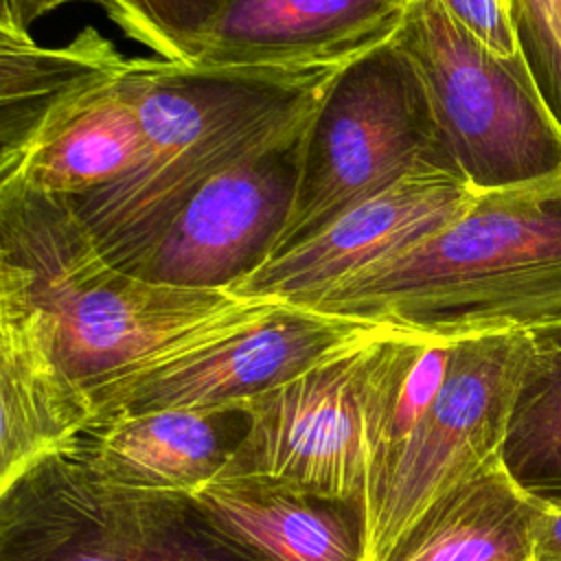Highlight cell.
<instances>
[{"mask_svg": "<svg viewBox=\"0 0 561 561\" xmlns=\"http://www.w3.org/2000/svg\"><path fill=\"white\" fill-rule=\"evenodd\" d=\"M344 68H199L134 57L127 83L142 147L114 182L70 199L101 256L136 274L210 180L309 116Z\"/></svg>", "mask_w": 561, "mask_h": 561, "instance_id": "6da1fadb", "label": "cell"}, {"mask_svg": "<svg viewBox=\"0 0 561 561\" xmlns=\"http://www.w3.org/2000/svg\"><path fill=\"white\" fill-rule=\"evenodd\" d=\"M309 309L438 340L561 324V175L480 191L445 230Z\"/></svg>", "mask_w": 561, "mask_h": 561, "instance_id": "7a4b0ae2", "label": "cell"}, {"mask_svg": "<svg viewBox=\"0 0 561 561\" xmlns=\"http://www.w3.org/2000/svg\"><path fill=\"white\" fill-rule=\"evenodd\" d=\"M0 298L39 320L64 370L96 386L188 342L239 300L107 263L70 199L0 188Z\"/></svg>", "mask_w": 561, "mask_h": 561, "instance_id": "3957f363", "label": "cell"}, {"mask_svg": "<svg viewBox=\"0 0 561 561\" xmlns=\"http://www.w3.org/2000/svg\"><path fill=\"white\" fill-rule=\"evenodd\" d=\"M427 335L381 327L241 408L245 432L224 473H263L362 513L388 443L401 373Z\"/></svg>", "mask_w": 561, "mask_h": 561, "instance_id": "277c9868", "label": "cell"}, {"mask_svg": "<svg viewBox=\"0 0 561 561\" xmlns=\"http://www.w3.org/2000/svg\"><path fill=\"white\" fill-rule=\"evenodd\" d=\"M421 167L460 173L414 66L388 42L348 64L322 94L274 259Z\"/></svg>", "mask_w": 561, "mask_h": 561, "instance_id": "5b68a950", "label": "cell"}, {"mask_svg": "<svg viewBox=\"0 0 561 561\" xmlns=\"http://www.w3.org/2000/svg\"><path fill=\"white\" fill-rule=\"evenodd\" d=\"M392 42L414 66L440 138L476 191L561 175V127L522 55L489 50L440 0H410Z\"/></svg>", "mask_w": 561, "mask_h": 561, "instance_id": "8992f818", "label": "cell"}, {"mask_svg": "<svg viewBox=\"0 0 561 561\" xmlns=\"http://www.w3.org/2000/svg\"><path fill=\"white\" fill-rule=\"evenodd\" d=\"M0 561H254L186 495L118 486L70 449L0 493Z\"/></svg>", "mask_w": 561, "mask_h": 561, "instance_id": "52a82bcc", "label": "cell"}, {"mask_svg": "<svg viewBox=\"0 0 561 561\" xmlns=\"http://www.w3.org/2000/svg\"><path fill=\"white\" fill-rule=\"evenodd\" d=\"M381 327L280 300H239L188 342L96 386L90 425L162 408L241 412Z\"/></svg>", "mask_w": 561, "mask_h": 561, "instance_id": "ba28073f", "label": "cell"}, {"mask_svg": "<svg viewBox=\"0 0 561 561\" xmlns=\"http://www.w3.org/2000/svg\"><path fill=\"white\" fill-rule=\"evenodd\" d=\"M528 355V331L454 342L445 381L383 458L364 519L366 561H386L449 491L500 456Z\"/></svg>", "mask_w": 561, "mask_h": 561, "instance_id": "9c48e42d", "label": "cell"}, {"mask_svg": "<svg viewBox=\"0 0 561 561\" xmlns=\"http://www.w3.org/2000/svg\"><path fill=\"white\" fill-rule=\"evenodd\" d=\"M313 112L210 180L167 226L136 274L230 294L267 265L291 217Z\"/></svg>", "mask_w": 561, "mask_h": 561, "instance_id": "30bf717a", "label": "cell"}, {"mask_svg": "<svg viewBox=\"0 0 561 561\" xmlns=\"http://www.w3.org/2000/svg\"><path fill=\"white\" fill-rule=\"evenodd\" d=\"M460 173L421 167L340 215L324 230L272 259L230 289L243 300L313 307L344 278L408 252L454 224L476 199Z\"/></svg>", "mask_w": 561, "mask_h": 561, "instance_id": "8fae6325", "label": "cell"}, {"mask_svg": "<svg viewBox=\"0 0 561 561\" xmlns=\"http://www.w3.org/2000/svg\"><path fill=\"white\" fill-rule=\"evenodd\" d=\"M410 0H228L197 44L199 68L348 66L394 39Z\"/></svg>", "mask_w": 561, "mask_h": 561, "instance_id": "7c38bea8", "label": "cell"}, {"mask_svg": "<svg viewBox=\"0 0 561 561\" xmlns=\"http://www.w3.org/2000/svg\"><path fill=\"white\" fill-rule=\"evenodd\" d=\"M90 394L64 370L24 305L0 298V493L90 427Z\"/></svg>", "mask_w": 561, "mask_h": 561, "instance_id": "4fadbf2b", "label": "cell"}, {"mask_svg": "<svg viewBox=\"0 0 561 561\" xmlns=\"http://www.w3.org/2000/svg\"><path fill=\"white\" fill-rule=\"evenodd\" d=\"M193 500L254 561H366L362 513L283 478L221 473Z\"/></svg>", "mask_w": 561, "mask_h": 561, "instance_id": "5bb4252c", "label": "cell"}, {"mask_svg": "<svg viewBox=\"0 0 561 561\" xmlns=\"http://www.w3.org/2000/svg\"><path fill=\"white\" fill-rule=\"evenodd\" d=\"M129 61L46 121L18 151L0 158V188L77 199L125 173L142 147L127 83Z\"/></svg>", "mask_w": 561, "mask_h": 561, "instance_id": "9a60e30c", "label": "cell"}, {"mask_svg": "<svg viewBox=\"0 0 561 561\" xmlns=\"http://www.w3.org/2000/svg\"><path fill=\"white\" fill-rule=\"evenodd\" d=\"M232 414L184 408L118 414L90 425L68 449L118 486L193 497L224 473L239 445L224 432Z\"/></svg>", "mask_w": 561, "mask_h": 561, "instance_id": "2e32d148", "label": "cell"}, {"mask_svg": "<svg viewBox=\"0 0 561 561\" xmlns=\"http://www.w3.org/2000/svg\"><path fill=\"white\" fill-rule=\"evenodd\" d=\"M537 513L497 456L440 497L386 561H528Z\"/></svg>", "mask_w": 561, "mask_h": 561, "instance_id": "e0dca14e", "label": "cell"}, {"mask_svg": "<svg viewBox=\"0 0 561 561\" xmlns=\"http://www.w3.org/2000/svg\"><path fill=\"white\" fill-rule=\"evenodd\" d=\"M99 31L61 46L0 28V158L18 151L46 121L127 66Z\"/></svg>", "mask_w": 561, "mask_h": 561, "instance_id": "ac0fdd59", "label": "cell"}, {"mask_svg": "<svg viewBox=\"0 0 561 561\" xmlns=\"http://www.w3.org/2000/svg\"><path fill=\"white\" fill-rule=\"evenodd\" d=\"M502 462L539 504H561V324L528 331Z\"/></svg>", "mask_w": 561, "mask_h": 561, "instance_id": "d6986e66", "label": "cell"}, {"mask_svg": "<svg viewBox=\"0 0 561 561\" xmlns=\"http://www.w3.org/2000/svg\"><path fill=\"white\" fill-rule=\"evenodd\" d=\"M228 0H99L107 18L153 57L191 64L197 44Z\"/></svg>", "mask_w": 561, "mask_h": 561, "instance_id": "ffe728a7", "label": "cell"}, {"mask_svg": "<svg viewBox=\"0 0 561 561\" xmlns=\"http://www.w3.org/2000/svg\"><path fill=\"white\" fill-rule=\"evenodd\" d=\"M508 4L519 55L561 127V0H508Z\"/></svg>", "mask_w": 561, "mask_h": 561, "instance_id": "44dd1931", "label": "cell"}, {"mask_svg": "<svg viewBox=\"0 0 561 561\" xmlns=\"http://www.w3.org/2000/svg\"><path fill=\"white\" fill-rule=\"evenodd\" d=\"M454 342L456 340L430 337L401 373L399 383L394 388V397H392V412L388 423V443H386L383 458L410 434V430L416 425V421L436 399L449 368Z\"/></svg>", "mask_w": 561, "mask_h": 561, "instance_id": "7402d4cb", "label": "cell"}, {"mask_svg": "<svg viewBox=\"0 0 561 561\" xmlns=\"http://www.w3.org/2000/svg\"><path fill=\"white\" fill-rule=\"evenodd\" d=\"M454 20L500 57H517L519 46L508 0H440Z\"/></svg>", "mask_w": 561, "mask_h": 561, "instance_id": "603a6c76", "label": "cell"}, {"mask_svg": "<svg viewBox=\"0 0 561 561\" xmlns=\"http://www.w3.org/2000/svg\"><path fill=\"white\" fill-rule=\"evenodd\" d=\"M528 561H561V504H539Z\"/></svg>", "mask_w": 561, "mask_h": 561, "instance_id": "cb8c5ba5", "label": "cell"}, {"mask_svg": "<svg viewBox=\"0 0 561 561\" xmlns=\"http://www.w3.org/2000/svg\"><path fill=\"white\" fill-rule=\"evenodd\" d=\"M66 2H75V0H0V28L28 33L31 24L37 18L55 11ZM85 2L99 4V0H85Z\"/></svg>", "mask_w": 561, "mask_h": 561, "instance_id": "d4e9b609", "label": "cell"}]
</instances>
